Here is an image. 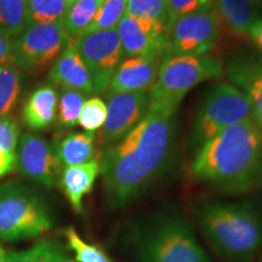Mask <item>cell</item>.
Wrapping results in <instances>:
<instances>
[{"instance_id": "30", "label": "cell", "mask_w": 262, "mask_h": 262, "mask_svg": "<svg viewBox=\"0 0 262 262\" xmlns=\"http://www.w3.org/2000/svg\"><path fill=\"white\" fill-rule=\"evenodd\" d=\"M107 118V104L100 97L85 101L78 124L88 133H95L103 127Z\"/></svg>"}, {"instance_id": "17", "label": "cell", "mask_w": 262, "mask_h": 262, "mask_svg": "<svg viewBox=\"0 0 262 262\" xmlns=\"http://www.w3.org/2000/svg\"><path fill=\"white\" fill-rule=\"evenodd\" d=\"M98 175L100 162L96 159L81 165L64 166L62 169L58 185L77 214L83 212L84 196L93 191Z\"/></svg>"}, {"instance_id": "15", "label": "cell", "mask_w": 262, "mask_h": 262, "mask_svg": "<svg viewBox=\"0 0 262 262\" xmlns=\"http://www.w3.org/2000/svg\"><path fill=\"white\" fill-rule=\"evenodd\" d=\"M160 61L162 58H123L108 85V93H149L158 77Z\"/></svg>"}, {"instance_id": "27", "label": "cell", "mask_w": 262, "mask_h": 262, "mask_svg": "<svg viewBox=\"0 0 262 262\" xmlns=\"http://www.w3.org/2000/svg\"><path fill=\"white\" fill-rule=\"evenodd\" d=\"M64 237L68 248L77 262H112L111 257L100 247L88 243L73 227L64 229Z\"/></svg>"}, {"instance_id": "5", "label": "cell", "mask_w": 262, "mask_h": 262, "mask_svg": "<svg viewBox=\"0 0 262 262\" xmlns=\"http://www.w3.org/2000/svg\"><path fill=\"white\" fill-rule=\"evenodd\" d=\"M224 64L211 55H169L162 58L149 108L176 113L183 97L203 81L220 78Z\"/></svg>"}, {"instance_id": "29", "label": "cell", "mask_w": 262, "mask_h": 262, "mask_svg": "<svg viewBox=\"0 0 262 262\" xmlns=\"http://www.w3.org/2000/svg\"><path fill=\"white\" fill-rule=\"evenodd\" d=\"M126 14L169 25L168 0H127Z\"/></svg>"}, {"instance_id": "21", "label": "cell", "mask_w": 262, "mask_h": 262, "mask_svg": "<svg viewBox=\"0 0 262 262\" xmlns=\"http://www.w3.org/2000/svg\"><path fill=\"white\" fill-rule=\"evenodd\" d=\"M103 0H75L63 16V29L66 35L73 40L84 33L93 22Z\"/></svg>"}, {"instance_id": "18", "label": "cell", "mask_w": 262, "mask_h": 262, "mask_svg": "<svg viewBox=\"0 0 262 262\" xmlns=\"http://www.w3.org/2000/svg\"><path fill=\"white\" fill-rule=\"evenodd\" d=\"M57 91L50 84L37 88L25 102L22 118L29 129L44 130L52 125L57 116Z\"/></svg>"}, {"instance_id": "32", "label": "cell", "mask_w": 262, "mask_h": 262, "mask_svg": "<svg viewBox=\"0 0 262 262\" xmlns=\"http://www.w3.org/2000/svg\"><path fill=\"white\" fill-rule=\"evenodd\" d=\"M19 126L11 116L0 117V150L10 158L16 159Z\"/></svg>"}, {"instance_id": "19", "label": "cell", "mask_w": 262, "mask_h": 262, "mask_svg": "<svg viewBox=\"0 0 262 262\" xmlns=\"http://www.w3.org/2000/svg\"><path fill=\"white\" fill-rule=\"evenodd\" d=\"M216 11L232 34L247 37L251 25L262 17V0H216Z\"/></svg>"}, {"instance_id": "31", "label": "cell", "mask_w": 262, "mask_h": 262, "mask_svg": "<svg viewBox=\"0 0 262 262\" xmlns=\"http://www.w3.org/2000/svg\"><path fill=\"white\" fill-rule=\"evenodd\" d=\"M169 26L183 16L201 14L216 9V0H168Z\"/></svg>"}, {"instance_id": "4", "label": "cell", "mask_w": 262, "mask_h": 262, "mask_svg": "<svg viewBox=\"0 0 262 262\" xmlns=\"http://www.w3.org/2000/svg\"><path fill=\"white\" fill-rule=\"evenodd\" d=\"M124 245L137 262H211L188 219L170 206L133 222Z\"/></svg>"}, {"instance_id": "16", "label": "cell", "mask_w": 262, "mask_h": 262, "mask_svg": "<svg viewBox=\"0 0 262 262\" xmlns=\"http://www.w3.org/2000/svg\"><path fill=\"white\" fill-rule=\"evenodd\" d=\"M49 80L63 90L79 91L85 95L94 94L90 72L72 40L55 61L49 72Z\"/></svg>"}, {"instance_id": "25", "label": "cell", "mask_w": 262, "mask_h": 262, "mask_svg": "<svg viewBox=\"0 0 262 262\" xmlns=\"http://www.w3.org/2000/svg\"><path fill=\"white\" fill-rule=\"evenodd\" d=\"M28 9L29 25L51 24L63 19L70 8L64 0H26Z\"/></svg>"}, {"instance_id": "2", "label": "cell", "mask_w": 262, "mask_h": 262, "mask_svg": "<svg viewBox=\"0 0 262 262\" xmlns=\"http://www.w3.org/2000/svg\"><path fill=\"white\" fill-rule=\"evenodd\" d=\"M195 182L228 195L262 189V129L255 120L226 127L196 149L191 165Z\"/></svg>"}, {"instance_id": "3", "label": "cell", "mask_w": 262, "mask_h": 262, "mask_svg": "<svg viewBox=\"0 0 262 262\" xmlns=\"http://www.w3.org/2000/svg\"><path fill=\"white\" fill-rule=\"evenodd\" d=\"M194 215L206 243L225 262H253L262 250V206L256 202L206 199Z\"/></svg>"}, {"instance_id": "9", "label": "cell", "mask_w": 262, "mask_h": 262, "mask_svg": "<svg viewBox=\"0 0 262 262\" xmlns=\"http://www.w3.org/2000/svg\"><path fill=\"white\" fill-rule=\"evenodd\" d=\"M72 41L90 72L94 94H103L124 58L117 28L84 33Z\"/></svg>"}, {"instance_id": "38", "label": "cell", "mask_w": 262, "mask_h": 262, "mask_svg": "<svg viewBox=\"0 0 262 262\" xmlns=\"http://www.w3.org/2000/svg\"><path fill=\"white\" fill-rule=\"evenodd\" d=\"M260 262H262V255H261V260H260Z\"/></svg>"}, {"instance_id": "26", "label": "cell", "mask_w": 262, "mask_h": 262, "mask_svg": "<svg viewBox=\"0 0 262 262\" xmlns=\"http://www.w3.org/2000/svg\"><path fill=\"white\" fill-rule=\"evenodd\" d=\"M126 4L127 0H103L93 22L89 27L85 29L84 33L117 28L118 24L126 12ZM84 33H81V34H84Z\"/></svg>"}, {"instance_id": "33", "label": "cell", "mask_w": 262, "mask_h": 262, "mask_svg": "<svg viewBox=\"0 0 262 262\" xmlns=\"http://www.w3.org/2000/svg\"><path fill=\"white\" fill-rule=\"evenodd\" d=\"M15 39L0 29V66L12 63Z\"/></svg>"}, {"instance_id": "34", "label": "cell", "mask_w": 262, "mask_h": 262, "mask_svg": "<svg viewBox=\"0 0 262 262\" xmlns=\"http://www.w3.org/2000/svg\"><path fill=\"white\" fill-rule=\"evenodd\" d=\"M247 37H249V39L253 41V44L256 47L258 52L262 54V17L251 25Z\"/></svg>"}, {"instance_id": "13", "label": "cell", "mask_w": 262, "mask_h": 262, "mask_svg": "<svg viewBox=\"0 0 262 262\" xmlns=\"http://www.w3.org/2000/svg\"><path fill=\"white\" fill-rule=\"evenodd\" d=\"M149 110V93L108 94L107 118L102 130V141L112 146L146 117Z\"/></svg>"}, {"instance_id": "22", "label": "cell", "mask_w": 262, "mask_h": 262, "mask_svg": "<svg viewBox=\"0 0 262 262\" xmlns=\"http://www.w3.org/2000/svg\"><path fill=\"white\" fill-rule=\"evenodd\" d=\"M21 72L14 63L0 66V117L9 116L17 106L22 88Z\"/></svg>"}, {"instance_id": "14", "label": "cell", "mask_w": 262, "mask_h": 262, "mask_svg": "<svg viewBox=\"0 0 262 262\" xmlns=\"http://www.w3.org/2000/svg\"><path fill=\"white\" fill-rule=\"evenodd\" d=\"M226 74L250 101L254 120L262 129V54L253 51L234 52L226 64Z\"/></svg>"}, {"instance_id": "24", "label": "cell", "mask_w": 262, "mask_h": 262, "mask_svg": "<svg viewBox=\"0 0 262 262\" xmlns=\"http://www.w3.org/2000/svg\"><path fill=\"white\" fill-rule=\"evenodd\" d=\"M29 26L26 0H0V29L16 39Z\"/></svg>"}, {"instance_id": "28", "label": "cell", "mask_w": 262, "mask_h": 262, "mask_svg": "<svg viewBox=\"0 0 262 262\" xmlns=\"http://www.w3.org/2000/svg\"><path fill=\"white\" fill-rule=\"evenodd\" d=\"M86 95L74 90H63L57 104V123L62 127H73L78 124Z\"/></svg>"}, {"instance_id": "6", "label": "cell", "mask_w": 262, "mask_h": 262, "mask_svg": "<svg viewBox=\"0 0 262 262\" xmlns=\"http://www.w3.org/2000/svg\"><path fill=\"white\" fill-rule=\"evenodd\" d=\"M245 120H254L250 101L232 83H219L206 91L196 111L188 145L198 149L226 127Z\"/></svg>"}, {"instance_id": "7", "label": "cell", "mask_w": 262, "mask_h": 262, "mask_svg": "<svg viewBox=\"0 0 262 262\" xmlns=\"http://www.w3.org/2000/svg\"><path fill=\"white\" fill-rule=\"evenodd\" d=\"M51 227L50 211L40 196L19 182L0 185V239L37 238Z\"/></svg>"}, {"instance_id": "10", "label": "cell", "mask_w": 262, "mask_h": 262, "mask_svg": "<svg viewBox=\"0 0 262 262\" xmlns=\"http://www.w3.org/2000/svg\"><path fill=\"white\" fill-rule=\"evenodd\" d=\"M221 18L217 11L180 17L168 28L169 55H209L221 38Z\"/></svg>"}, {"instance_id": "8", "label": "cell", "mask_w": 262, "mask_h": 262, "mask_svg": "<svg viewBox=\"0 0 262 262\" xmlns=\"http://www.w3.org/2000/svg\"><path fill=\"white\" fill-rule=\"evenodd\" d=\"M70 41L62 19L51 24L29 25L15 39L12 63L19 71H40L56 60Z\"/></svg>"}, {"instance_id": "1", "label": "cell", "mask_w": 262, "mask_h": 262, "mask_svg": "<svg viewBox=\"0 0 262 262\" xmlns=\"http://www.w3.org/2000/svg\"><path fill=\"white\" fill-rule=\"evenodd\" d=\"M176 113L148 110L122 140L108 146L100 162L111 208L124 209L169 171L176 156Z\"/></svg>"}, {"instance_id": "35", "label": "cell", "mask_w": 262, "mask_h": 262, "mask_svg": "<svg viewBox=\"0 0 262 262\" xmlns=\"http://www.w3.org/2000/svg\"><path fill=\"white\" fill-rule=\"evenodd\" d=\"M16 165V159L10 158L0 150V178L12 171Z\"/></svg>"}, {"instance_id": "23", "label": "cell", "mask_w": 262, "mask_h": 262, "mask_svg": "<svg viewBox=\"0 0 262 262\" xmlns=\"http://www.w3.org/2000/svg\"><path fill=\"white\" fill-rule=\"evenodd\" d=\"M6 262H73L66 250L54 241H41L24 251L6 255Z\"/></svg>"}, {"instance_id": "37", "label": "cell", "mask_w": 262, "mask_h": 262, "mask_svg": "<svg viewBox=\"0 0 262 262\" xmlns=\"http://www.w3.org/2000/svg\"><path fill=\"white\" fill-rule=\"evenodd\" d=\"M64 2H67V3H70V4H72V3H74L75 0H64Z\"/></svg>"}, {"instance_id": "12", "label": "cell", "mask_w": 262, "mask_h": 262, "mask_svg": "<svg viewBox=\"0 0 262 262\" xmlns=\"http://www.w3.org/2000/svg\"><path fill=\"white\" fill-rule=\"evenodd\" d=\"M16 165L25 178L45 187L56 186L63 169L54 147L34 134H25L19 140Z\"/></svg>"}, {"instance_id": "36", "label": "cell", "mask_w": 262, "mask_h": 262, "mask_svg": "<svg viewBox=\"0 0 262 262\" xmlns=\"http://www.w3.org/2000/svg\"><path fill=\"white\" fill-rule=\"evenodd\" d=\"M6 254L3 247H0V262H6Z\"/></svg>"}, {"instance_id": "20", "label": "cell", "mask_w": 262, "mask_h": 262, "mask_svg": "<svg viewBox=\"0 0 262 262\" xmlns=\"http://www.w3.org/2000/svg\"><path fill=\"white\" fill-rule=\"evenodd\" d=\"M95 133H73L62 139L55 152L62 166H75L89 163L95 156Z\"/></svg>"}, {"instance_id": "11", "label": "cell", "mask_w": 262, "mask_h": 262, "mask_svg": "<svg viewBox=\"0 0 262 262\" xmlns=\"http://www.w3.org/2000/svg\"><path fill=\"white\" fill-rule=\"evenodd\" d=\"M123 57L163 58L168 50V26L124 14L117 26Z\"/></svg>"}]
</instances>
